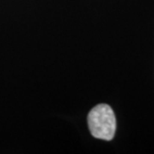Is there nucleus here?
<instances>
[{"label":"nucleus","instance_id":"f257e3e1","mask_svg":"<svg viewBox=\"0 0 154 154\" xmlns=\"http://www.w3.org/2000/svg\"><path fill=\"white\" fill-rule=\"evenodd\" d=\"M88 122L90 133L94 137L105 140H111L114 137L116 122L114 111L110 105H96L88 114Z\"/></svg>","mask_w":154,"mask_h":154}]
</instances>
